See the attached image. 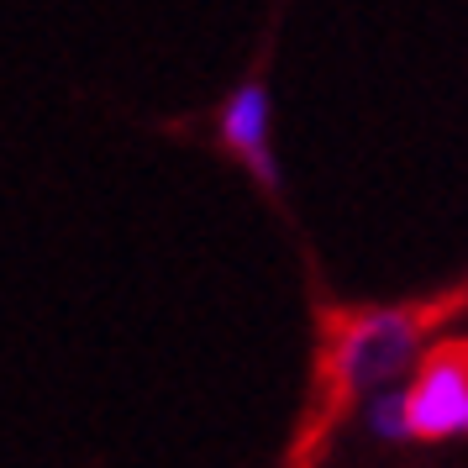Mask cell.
I'll return each mask as SVG.
<instances>
[{"instance_id": "6da1fadb", "label": "cell", "mask_w": 468, "mask_h": 468, "mask_svg": "<svg viewBox=\"0 0 468 468\" xmlns=\"http://www.w3.org/2000/svg\"><path fill=\"white\" fill-rule=\"evenodd\" d=\"M437 311H358L332 337V400H358L368 389L395 384L421 353V332Z\"/></svg>"}, {"instance_id": "7a4b0ae2", "label": "cell", "mask_w": 468, "mask_h": 468, "mask_svg": "<svg viewBox=\"0 0 468 468\" xmlns=\"http://www.w3.org/2000/svg\"><path fill=\"white\" fill-rule=\"evenodd\" d=\"M405 421H410V437H426V442L468 437V342L431 347V358L416 368L405 389Z\"/></svg>"}, {"instance_id": "3957f363", "label": "cell", "mask_w": 468, "mask_h": 468, "mask_svg": "<svg viewBox=\"0 0 468 468\" xmlns=\"http://www.w3.org/2000/svg\"><path fill=\"white\" fill-rule=\"evenodd\" d=\"M221 137H227V148L248 164V169L274 190V153H269V90L263 85H242L221 106Z\"/></svg>"}, {"instance_id": "277c9868", "label": "cell", "mask_w": 468, "mask_h": 468, "mask_svg": "<svg viewBox=\"0 0 468 468\" xmlns=\"http://www.w3.org/2000/svg\"><path fill=\"white\" fill-rule=\"evenodd\" d=\"M368 426H374V431H379V437H405V431H410V421H405V395H395V389H389V395H374V405H368Z\"/></svg>"}]
</instances>
